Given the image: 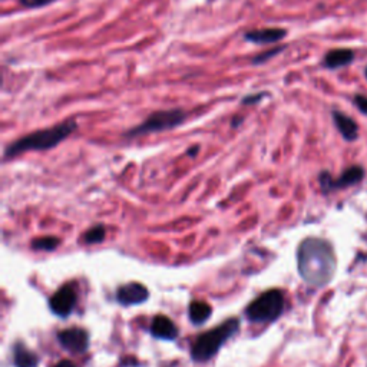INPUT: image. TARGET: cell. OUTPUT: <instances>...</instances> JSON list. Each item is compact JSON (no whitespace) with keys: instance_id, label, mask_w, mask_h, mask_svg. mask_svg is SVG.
Masks as SVG:
<instances>
[{"instance_id":"obj_1","label":"cell","mask_w":367,"mask_h":367,"mask_svg":"<svg viewBox=\"0 0 367 367\" xmlns=\"http://www.w3.org/2000/svg\"><path fill=\"white\" fill-rule=\"evenodd\" d=\"M333 247L322 238H306L297 250V267L302 279L313 287H325L336 272Z\"/></svg>"},{"instance_id":"obj_2","label":"cell","mask_w":367,"mask_h":367,"mask_svg":"<svg viewBox=\"0 0 367 367\" xmlns=\"http://www.w3.org/2000/svg\"><path fill=\"white\" fill-rule=\"evenodd\" d=\"M78 130L75 119H66L52 128L39 130L10 142L5 150V158H15L29 151H47L58 146Z\"/></svg>"},{"instance_id":"obj_3","label":"cell","mask_w":367,"mask_h":367,"mask_svg":"<svg viewBox=\"0 0 367 367\" xmlns=\"http://www.w3.org/2000/svg\"><path fill=\"white\" fill-rule=\"evenodd\" d=\"M240 330V320L230 319L204 334H201L191 348V359L197 363L211 360L227 341Z\"/></svg>"},{"instance_id":"obj_4","label":"cell","mask_w":367,"mask_h":367,"mask_svg":"<svg viewBox=\"0 0 367 367\" xmlns=\"http://www.w3.org/2000/svg\"><path fill=\"white\" fill-rule=\"evenodd\" d=\"M284 304V295L280 290H268L247 306L246 317L251 323H273L283 314Z\"/></svg>"},{"instance_id":"obj_5","label":"cell","mask_w":367,"mask_h":367,"mask_svg":"<svg viewBox=\"0 0 367 367\" xmlns=\"http://www.w3.org/2000/svg\"><path fill=\"white\" fill-rule=\"evenodd\" d=\"M185 119H187V112L180 108L157 111V112H153L143 122H141L139 125L127 131L125 136L138 138V136H143L148 134L165 132V131L180 127Z\"/></svg>"},{"instance_id":"obj_6","label":"cell","mask_w":367,"mask_h":367,"mask_svg":"<svg viewBox=\"0 0 367 367\" xmlns=\"http://www.w3.org/2000/svg\"><path fill=\"white\" fill-rule=\"evenodd\" d=\"M78 303V295L77 290L72 284H65L62 286L55 295L49 300V307H51L52 313L61 319H66L68 315L72 314V311L75 310Z\"/></svg>"},{"instance_id":"obj_7","label":"cell","mask_w":367,"mask_h":367,"mask_svg":"<svg viewBox=\"0 0 367 367\" xmlns=\"http://www.w3.org/2000/svg\"><path fill=\"white\" fill-rule=\"evenodd\" d=\"M59 345L75 354L85 353L89 349V333L81 327H70L58 333Z\"/></svg>"},{"instance_id":"obj_8","label":"cell","mask_w":367,"mask_h":367,"mask_svg":"<svg viewBox=\"0 0 367 367\" xmlns=\"http://www.w3.org/2000/svg\"><path fill=\"white\" fill-rule=\"evenodd\" d=\"M150 299V291L139 283H128L116 291V300L122 306H139Z\"/></svg>"},{"instance_id":"obj_9","label":"cell","mask_w":367,"mask_h":367,"mask_svg":"<svg viewBox=\"0 0 367 367\" xmlns=\"http://www.w3.org/2000/svg\"><path fill=\"white\" fill-rule=\"evenodd\" d=\"M363 175H364L363 168L359 165H354V166L348 168L345 173L338 177V180H333L330 174L323 173L320 175V184L325 191H330L334 188H345V187H349V185H353L361 181Z\"/></svg>"},{"instance_id":"obj_10","label":"cell","mask_w":367,"mask_h":367,"mask_svg":"<svg viewBox=\"0 0 367 367\" xmlns=\"http://www.w3.org/2000/svg\"><path fill=\"white\" fill-rule=\"evenodd\" d=\"M287 36V31L283 28H261L244 33V40L256 45H276Z\"/></svg>"},{"instance_id":"obj_11","label":"cell","mask_w":367,"mask_h":367,"mask_svg":"<svg viewBox=\"0 0 367 367\" xmlns=\"http://www.w3.org/2000/svg\"><path fill=\"white\" fill-rule=\"evenodd\" d=\"M151 334L159 340H175L180 334L175 323L166 315H155L151 323Z\"/></svg>"},{"instance_id":"obj_12","label":"cell","mask_w":367,"mask_h":367,"mask_svg":"<svg viewBox=\"0 0 367 367\" xmlns=\"http://www.w3.org/2000/svg\"><path fill=\"white\" fill-rule=\"evenodd\" d=\"M331 115H333L334 125L341 134V136H343L346 141H356L359 136V127L356 124V120L340 111H333Z\"/></svg>"},{"instance_id":"obj_13","label":"cell","mask_w":367,"mask_h":367,"mask_svg":"<svg viewBox=\"0 0 367 367\" xmlns=\"http://www.w3.org/2000/svg\"><path fill=\"white\" fill-rule=\"evenodd\" d=\"M353 61H354V52L352 49L340 47V49H333V51L326 54L323 66L327 69H340L349 66Z\"/></svg>"},{"instance_id":"obj_14","label":"cell","mask_w":367,"mask_h":367,"mask_svg":"<svg viewBox=\"0 0 367 367\" xmlns=\"http://www.w3.org/2000/svg\"><path fill=\"white\" fill-rule=\"evenodd\" d=\"M12 353L15 367H38L39 364L38 354L31 352L22 341H16L12 348Z\"/></svg>"},{"instance_id":"obj_15","label":"cell","mask_w":367,"mask_h":367,"mask_svg":"<svg viewBox=\"0 0 367 367\" xmlns=\"http://www.w3.org/2000/svg\"><path fill=\"white\" fill-rule=\"evenodd\" d=\"M212 314V307L205 302H192L188 309V315L192 325L201 326L210 320Z\"/></svg>"},{"instance_id":"obj_16","label":"cell","mask_w":367,"mask_h":367,"mask_svg":"<svg viewBox=\"0 0 367 367\" xmlns=\"http://www.w3.org/2000/svg\"><path fill=\"white\" fill-rule=\"evenodd\" d=\"M58 246H59V240L55 237H42L32 242V249L40 251H54L56 250Z\"/></svg>"},{"instance_id":"obj_17","label":"cell","mask_w":367,"mask_h":367,"mask_svg":"<svg viewBox=\"0 0 367 367\" xmlns=\"http://www.w3.org/2000/svg\"><path fill=\"white\" fill-rule=\"evenodd\" d=\"M286 49L284 45L281 46H277V47H272V49H268V51L257 55L256 58H253V63L254 65H263V63H267L268 61H272L273 58H276L277 55H280L283 51Z\"/></svg>"},{"instance_id":"obj_18","label":"cell","mask_w":367,"mask_h":367,"mask_svg":"<svg viewBox=\"0 0 367 367\" xmlns=\"http://www.w3.org/2000/svg\"><path fill=\"white\" fill-rule=\"evenodd\" d=\"M105 238V228L102 226H96L91 230H88L84 234V241L86 244H97V242H102Z\"/></svg>"},{"instance_id":"obj_19","label":"cell","mask_w":367,"mask_h":367,"mask_svg":"<svg viewBox=\"0 0 367 367\" xmlns=\"http://www.w3.org/2000/svg\"><path fill=\"white\" fill-rule=\"evenodd\" d=\"M58 2V0H20V3L28 9H39Z\"/></svg>"},{"instance_id":"obj_20","label":"cell","mask_w":367,"mask_h":367,"mask_svg":"<svg viewBox=\"0 0 367 367\" xmlns=\"http://www.w3.org/2000/svg\"><path fill=\"white\" fill-rule=\"evenodd\" d=\"M270 96L267 92H257V93H250L247 96L242 97V105H256L258 104L261 100H264V97Z\"/></svg>"},{"instance_id":"obj_21","label":"cell","mask_w":367,"mask_h":367,"mask_svg":"<svg viewBox=\"0 0 367 367\" xmlns=\"http://www.w3.org/2000/svg\"><path fill=\"white\" fill-rule=\"evenodd\" d=\"M353 102H354V105L357 107V109L361 114L367 115V96H364V95H356L353 97Z\"/></svg>"},{"instance_id":"obj_22","label":"cell","mask_w":367,"mask_h":367,"mask_svg":"<svg viewBox=\"0 0 367 367\" xmlns=\"http://www.w3.org/2000/svg\"><path fill=\"white\" fill-rule=\"evenodd\" d=\"M54 367H77V366L73 364L70 360H62V361H59L58 364H55Z\"/></svg>"},{"instance_id":"obj_23","label":"cell","mask_w":367,"mask_h":367,"mask_svg":"<svg viewBox=\"0 0 367 367\" xmlns=\"http://www.w3.org/2000/svg\"><path fill=\"white\" fill-rule=\"evenodd\" d=\"M241 122H242V119H241L240 116H234V118H233V120H231V125H233V128H237V127L241 124Z\"/></svg>"},{"instance_id":"obj_24","label":"cell","mask_w":367,"mask_h":367,"mask_svg":"<svg viewBox=\"0 0 367 367\" xmlns=\"http://www.w3.org/2000/svg\"><path fill=\"white\" fill-rule=\"evenodd\" d=\"M197 151H198V146H197V148H191V151H188V154L192 157L194 154H197Z\"/></svg>"},{"instance_id":"obj_25","label":"cell","mask_w":367,"mask_h":367,"mask_svg":"<svg viewBox=\"0 0 367 367\" xmlns=\"http://www.w3.org/2000/svg\"><path fill=\"white\" fill-rule=\"evenodd\" d=\"M364 75H366V78H367V66H366V70H364Z\"/></svg>"}]
</instances>
